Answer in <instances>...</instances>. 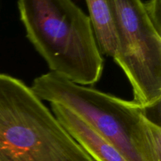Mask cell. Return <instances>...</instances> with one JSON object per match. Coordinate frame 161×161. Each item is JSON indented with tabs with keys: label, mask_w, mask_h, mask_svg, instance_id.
Returning <instances> with one entry per match:
<instances>
[{
	"label": "cell",
	"mask_w": 161,
	"mask_h": 161,
	"mask_svg": "<svg viewBox=\"0 0 161 161\" xmlns=\"http://www.w3.org/2000/svg\"><path fill=\"white\" fill-rule=\"evenodd\" d=\"M31 89L41 99L69 108L113 144L128 161H161V127L146 110L93 87L49 72Z\"/></svg>",
	"instance_id": "1"
},
{
	"label": "cell",
	"mask_w": 161,
	"mask_h": 161,
	"mask_svg": "<svg viewBox=\"0 0 161 161\" xmlns=\"http://www.w3.org/2000/svg\"><path fill=\"white\" fill-rule=\"evenodd\" d=\"M100 53L114 59L117 50L116 28L108 0H86Z\"/></svg>",
	"instance_id": "6"
},
{
	"label": "cell",
	"mask_w": 161,
	"mask_h": 161,
	"mask_svg": "<svg viewBox=\"0 0 161 161\" xmlns=\"http://www.w3.org/2000/svg\"><path fill=\"white\" fill-rule=\"evenodd\" d=\"M50 106L64 130L94 161H128L113 144L73 112L56 103H50Z\"/></svg>",
	"instance_id": "5"
},
{
	"label": "cell",
	"mask_w": 161,
	"mask_h": 161,
	"mask_svg": "<svg viewBox=\"0 0 161 161\" xmlns=\"http://www.w3.org/2000/svg\"><path fill=\"white\" fill-rule=\"evenodd\" d=\"M144 4L156 29L161 33V0H149Z\"/></svg>",
	"instance_id": "7"
},
{
	"label": "cell",
	"mask_w": 161,
	"mask_h": 161,
	"mask_svg": "<svg viewBox=\"0 0 161 161\" xmlns=\"http://www.w3.org/2000/svg\"><path fill=\"white\" fill-rule=\"evenodd\" d=\"M26 36L50 72L82 86L100 80L104 60L89 16L72 0H17Z\"/></svg>",
	"instance_id": "2"
},
{
	"label": "cell",
	"mask_w": 161,
	"mask_h": 161,
	"mask_svg": "<svg viewBox=\"0 0 161 161\" xmlns=\"http://www.w3.org/2000/svg\"><path fill=\"white\" fill-rule=\"evenodd\" d=\"M0 161H94L22 80L0 73Z\"/></svg>",
	"instance_id": "3"
},
{
	"label": "cell",
	"mask_w": 161,
	"mask_h": 161,
	"mask_svg": "<svg viewBox=\"0 0 161 161\" xmlns=\"http://www.w3.org/2000/svg\"><path fill=\"white\" fill-rule=\"evenodd\" d=\"M116 28L114 61L133 91V102L147 111L161 100V33L142 0H108Z\"/></svg>",
	"instance_id": "4"
}]
</instances>
